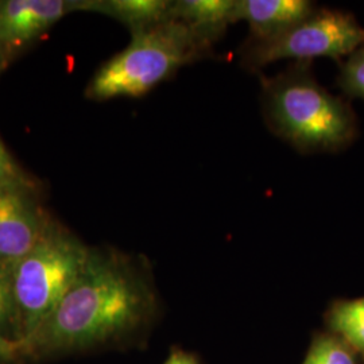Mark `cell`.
<instances>
[{"mask_svg": "<svg viewBox=\"0 0 364 364\" xmlns=\"http://www.w3.org/2000/svg\"><path fill=\"white\" fill-rule=\"evenodd\" d=\"M158 297L149 264L112 248H92L85 270L23 353L84 350L131 338L154 320Z\"/></svg>", "mask_w": 364, "mask_h": 364, "instance_id": "obj_1", "label": "cell"}, {"mask_svg": "<svg viewBox=\"0 0 364 364\" xmlns=\"http://www.w3.org/2000/svg\"><path fill=\"white\" fill-rule=\"evenodd\" d=\"M260 85L267 127L301 154L338 151L355 139L351 107L318 84L312 61H296L273 77L260 76Z\"/></svg>", "mask_w": 364, "mask_h": 364, "instance_id": "obj_2", "label": "cell"}, {"mask_svg": "<svg viewBox=\"0 0 364 364\" xmlns=\"http://www.w3.org/2000/svg\"><path fill=\"white\" fill-rule=\"evenodd\" d=\"M131 36L130 45L95 72L84 92L87 99L141 97L182 66L213 57V46L173 18Z\"/></svg>", "mask_w": 364, "mask_h": 364, "instance_id": "obj_3", "label": "cell"}, {"mask_svg": "<svg viewBox=\"0 0 364 364\" xmlns=\"http://www.w3.org/2000/svg\"><path fill=\"white\" fill-rule=\"evenodd\" d=\"M92 248L58 221H48L38 243L11 273L16 341L42 326L85 270Z\"/></svg>", "mask_w": 364, "mask_h": 364, "instance_id": "obj_4", "label": "cell"}, {"mask_svg": "<svg viewBox=\"0 0 364 364\" xmlns=\"http://www.w3.org/2000/svg\"><path fill=\"white\" fill-rule=\"evenodd\" d=\"M363 45L364 26L353 15L316 9L309 18L274 38L246 39L237 53L242 68L258 72L279 60L312 61L316 57L338 60Z\"/></svg>", "mask_w": 364, "mask_h": 364, "instance_id": "obj_5", "label": "cell"}, {"mask_svg": "<svg viewBox=\"0 0 364 364\" xmlns=\"http://www.w3.org/2000/svg\"><path fill=\"white\" fill-rule=\"evenodd\" d=\"M50 216L31 177L0 189V267L13 273L43 234Z\"/></svg>", "mask_w": 364, "mask_h": 364, "instance_id": "obj_6", "label": "cell"}, {"mask_svg": "<svg viewBox=\"0 0 364 364\" xmlns=\"http://www.w3.org/2000/svg\"><path fill=\"white\" fill-rule=\"evenodd\" d=\"M72 11L75 0H1L0 57L6 65Z\"/></svg>", "mask_w": 364, "mask_h": 364, "instance_id": "obj_7", "label": "cell"}, {"mask_svg": "<svg viewBox=\"0 0 364 364\" xmlns=\"http://www.w3.org/2000/svg\"><path fill=\"white\" fill-rule=\"evenodd\" d=\"M316 11L308 0H236L235 22L246 21L248 38L270 39L299 25Z\"/></svg>", "mask_w": 364, "mask_h": 364, "instance_id": "obj_8", "label": "cell"}, {"mask_svg": "<svg viewBox=\"0 0 364 364\" xmlns=\"http://www.w3.org/2000/svg\"><path fill=\"white\" fill-rule=\"evenodd\" d=\"M236 0H177L173 1L170 18L189 27L197 37L213 46L235 23Z\"/></svg>", "mask_w": 364, "mask_h": 364, "instance_id": "obj_9", "label": "cell"}, {"mask_svg": "<svg viewBox=\"0 0 364 364\" xmlns=\"http://www.w3.org/2000/svg\"><path fill=\"white\" fill-rule=\"evenodd\" d=\"M170 0H75L76 11H92L114 18L131 34L170 19Z\"/></svg>", "mask_w": 364, "mask_h": 364, "instance_id": "obj_10", "label": "cell"}, {"mask_svg": "<svg viewBox=\"0 0 364 364\" xmlns=\"http://www.w3.org/2000/svg\"><path fill=\"white\" fill-rule=\"evenodd\" d=\"M331 333L364 356V297L335 301L326 316Z\"/></svg>", "mask_w": 364, "mask_h": 364, "instance_id": "obj_11", "label": "cell"}, {"mask_svg": "<svg viewBox=\"0 0 364 364\" xmlns=\"http://www.w3.org/2000/svg\"><path fill=\"white\" fill-rule=\"evenodd\" d=\"M356 352L333 333H317L302 364H356Z\"/></svg>", "mask_w": 364, "mask_h": 364, "instance_id": "obj_12", "label": "cell"}, {"mask_svg": "<svg viewBox=\"0 0 364 364\" xmlns=\"http://www.w3.org/2000/svg\"><path fill=\"white\" fill-rule=\"evenodd\" d=\"M338 85L347 95L364 100V46L350 54L341 65Z\"/></svg>", "mask_w": 364, "mask_h": 364, "instance_id": "obj_13", "label": "cell"}, {"mask_svg": "<svg viewBox=\"0 0 364 364\" xmlns=\"http://www.w3.org/2000/svg\"><path fill=\"white\" fill-rule=\"evenodd\" d=\"M0 332L16 340L11 275L0 267Z\"/></svg>", "mask_w": 364, "mask_h": 364, "instance_id": "obj_14", "label": "cell"}, {"mask_svg": "<svg viewBox=\"0 0 364 364\" xmlns=\"http://www.w3.org/2000/svg\"><path fill=\"white\" fill-rule=\"evenodd\" d=\"M27 177L28 176L18 165L0 138V189L13 182L22 181Z\"/></svg>", "mask_w": 364, "mask_h": 364, "instance_id": "obj_15", "label": "cell"}, {"mask_svg": "<svg viewBox=\"0 0 364 364\" xmlns=\"http://www.w3.org/2000/svg\"><path fill=\"white\" fill-rule=\"evenodd\" d=\"M25 355L22 343L4 336L0 332V364H13Z\"/></svg>", "mask_w": 364, "mask_h": 364, "instance_id": "obj_16", "label": "cell"}, {"mask_svg": "<svg viewBox=\"0 0 364 364\" xmlns=\"http://www.w3.org/2000/svg\"><path fill=\"white\" fill-rule=\"evenodd\" d=\"M164 364H200V362L195 353L176 348L170 352L169 358Z\"/></svg>", "mask_w": 364, "mask_h": 364, "instance_id": "obj_17", "label": "cell"}, {"mask_svg": "<svg viewBox=\"0 0 364 364\" xmlns=\"http://www.w3.org/2000/svg\"><path fill=\"white\" fill-rule=\"evenodd\" d=\"M6 68H7V65H6V63H4V61H3V58L0 57V73H1V72H3V70H4Z\"/></svg>", "mask_w": 364, "mask_h": 364, "instance_id": "obj_18", "label": "cell"}, {"mask_svg": "<svg viewBox=\"0 0 364 364\" xmlns=\"http://www.w3.org/2000/svg\"><path fill=\"white\" fill-rule=\"evenodd\" d=\"M0 4H1V0H0Z\"/></svg>", "mask_w": 364, "mask_h": 364, "instance_id": "obj_19", "label": "cell"}]
</instances>
